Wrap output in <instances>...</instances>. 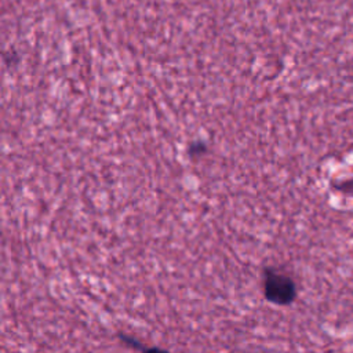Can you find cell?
<instances>
[{
	"mask_svg": "<svg viewBox=\"0 0 353 353\" xmlns=\"http://www.w3.org/2000/svg\"><path fill=\"white\" fill-rule=\"evenodd\" d=\"M142 353H168V352L160 347H148V349H143Z\"/></svg>",
	"mask_w": 353,
	"mask_h": 353,
	"instance_id": "obj_3",
	"label": "cell"
},
{
	"mask_svg": "<svg viewBox=\"0 0 353 353\" xmlns=\"http://www.w3.org/2000/svg\"><path fill=\"white\" fill-rule=\"evenodd\" d=\"M205 150H207V148H205V145L201 143V142H194V143H192V145L189 146V154H192V156L201 154V153H204Z\"/></svg>",
	"mask_w": 353,
	"mask_h": 353,
	"instance_id": "obj_2",
	"label": "cell"
},
{
	"mask_svg": "<svg viewBox=\"0 0 353 353\" xmlns=\"http://www.w3.org/2000/svg\"><path fill=\"white\" fill-rule=\"evenodd\" d=\"M263 292L269 302L276 305H288L296 296V287L290 276L272 269H266Z\"/></svg>",
	"mask_w": 353,
	"mask_h": 353,
	"instance_id": "obj_1",
	"label": "cell"
}]
</instances>
